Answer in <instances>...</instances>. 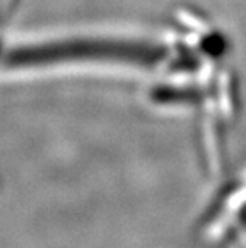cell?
<instances>
[{"instance_id": "obj_1", "label": "cell", "mask_w": 246, "mask_h": 248, "mask_svg": "<svg viewBox=\"0 0 246 248\" xmlns=\"http://www.w3.org/2000/svg\"><path fill=\"white\" fill-rule=\"evenodd\" d=\"M246 239V171L224 184L193 224L200 248H230Z\"/></svg>"}]
</instances>
